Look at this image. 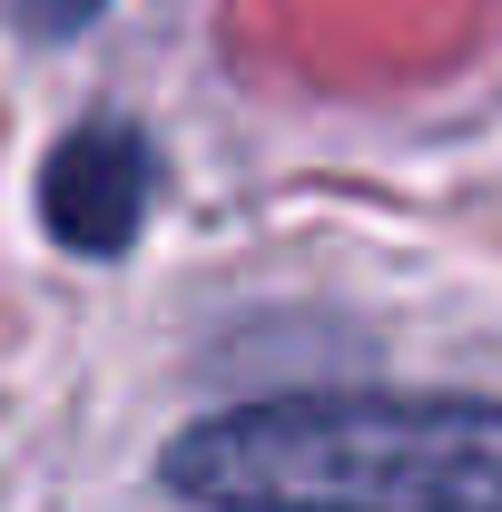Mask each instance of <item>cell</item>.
Returning a JSON list of instances; mask_svg holds the SVG:
<instances>
[{
  "instance_id": "obj_1",
  "label": "cell",
  "mask_w": 502,
  "mask_h": 512,
  "mask_svg": "<svg viewBox=\"0 0 502 512\" xmlns=\"http://www.w3.org/2000/svg\"><path fill=\"white\" fill-rule=\"evenodd\" d=\"M158 483L197 512H502V404L266 394L188 424Z\"/></svg>"
},
{
  "instance_id": "obj_2",
  "label": "cell",
  "mask_w": 502,
  "mask_h": 512,
  "mask_svg": "<svg viewBox=\"0 0 502 512\" xmlns=\"http://www.w3.org/2000/svg\"><path fill=\"white\" fill-rule=\"evenodd\" d=\"M40 207H50V237L79 256L128 247L138 217H148V148H138V128H119V119L69 128L50 148V168H40Z\"/></svg>"
},
{
  "instance_id": "obj_3",
  "label": "cell",
  "mask_w": 502,
  "mask_h": 512,
  "mask_svg": "<svg viewBox=\"0 0 502 512\" xmlns=\"http://www.w3.org/2000/svg\"><path fill=\"white\" fill-rule=\"evenodd\" d=\"M10 10V30H30V40H69V30H89L109 0H0Z\"/></svg>"
}]
</instances>
